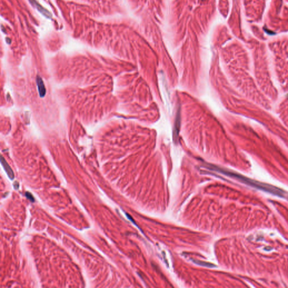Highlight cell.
<instances>
[{"label": "cell", "instance_id": "cell-2", "mask_svg": "<svg viewBox=\"0 0 288 288\" xmlns=\"http://www.w3.org/2000/svg\"><path fill=\"white\" fill-rule=\"evenodd\" d=\"M36 82L37 84L38 90V92H39L40 96H41V97H43L45 96L46 92V90L45 86H44L43 81L42 80L41 77L37 76L36 79Z\"/></svg>", "mask_w": 288, "mask_h": 288}, {"label": "cell", "instance_id": "cell-3", "mask_svg": "<svg viewBox=\"0 0 288 288\" xmlns=\"http://www.w3.org/2000/svg\"><path fill=\"white\" fill-rule=\"evenodd\" d=\"M29 1L33 5L35 6V7H37V10L40 11V12L42 14L44 15V16L47 17V18H50V17L51 16L50 13H49L47 10H46L45 9H44L43 7L41 6L39 3L37 2L35 0H29Z\"/></svg>", "mask_w": 288, "mask_h": 288}, {"label": "cell", "instance_id": "cell-4", "mask_svg": "<svg viewBox=\"0 0 288 288\" xmlns=\"http://www.w3.org/2000/svg\"><path fill=\"white\" fill-rule=\"evenodd\" d=\"M26 196H27V198L29 200H30L31 202H34V197L33 196V195L30 194V193L27 192H26Z\"/></svg>", "mask_w": 288, "mask_h": 288}, {"label": "cell", "instance_id": "cell-1", "mask_svg": "<svg viewBox=\"0 0 288 288\" xmlns=\"http://www.w3.org/2000/svg\"><path fill=\"white\" fill-rule=\"evenodd\" d=\"M1 163L3 166V168L5 169L6 173H7V176H8L10 178L11 180H13V179L14 178V172L12 169H11V168L10 167V165H9L8 163H7V162L6 161V160L3 158L2 156H1Z\"/></svg>", "mask_w": 288, "mask_h": 288}]
</instances>
